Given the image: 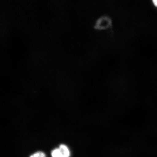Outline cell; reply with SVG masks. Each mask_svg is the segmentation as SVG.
<instances>
[{
	"label": "cell",
	"mask_w": 157,
	"mask_h": 157,
	"mask_svg": "<svg viewBox=\"0 0 157 157\" xmlns=\"http://www.w3.org/2000/svg\"><path fill=\"white\" fill-rule=\"evenodd\" d=\"M30 157H45V155L44 153L39 151L34 154Z\"/></svg>",
	"instance_id": "3957f363"
},
{
	"label": "cell",
	"mask_w": 157,
	"mask_h": 157,
	"mask_svg": "<svg viewBox=\"0 0 157 157\" xmlns=\"http://www.w3.org/2000/svg\"><path fill=\"white\" fill-rule=\"evenodd\" d=\"M152 2L154 6L157 9V0H153L152 1Z\"/></svg>",
	"instance_id": "277c9868"
},
{
	"label": "cell",
	"mask_w": 157,
	"mask_h": 157,
	"mask_svg": "<svg viewBox=\"0 0 157 157\" xmlns=\"http://www.w3.org/2000/svg\"><path fill=\"white\" fill-rule=\"evenodd\" d=\"M52 157H69L70 152L67 147L64 144L60 145L59 148H56L52 152Z\"/></svg>",
	"instance_id": "7a4b0ae2"
},
{
	"label": "cell",
	"mask_w": 157,
	"mask_h": 157,
	"mask_svg": "<svg viewBox=\"0 0 157 157\" xmlns=\"http://www.w3.org/2000/svg\"><path fill=\"white\" fill-rule=\"evenodd\" d=\"M112 20L108 15H102L97 19L95 28L99 30H105L112 27Z\"/></svg>",
	"instance_id": "6da1fadb"
}]
</instances>
